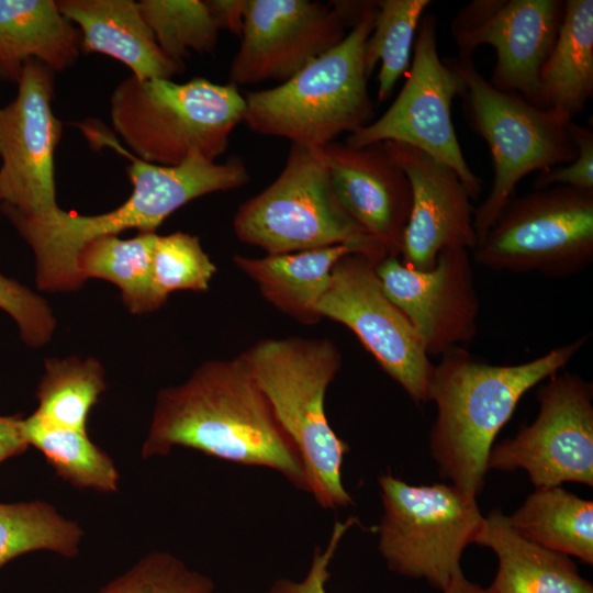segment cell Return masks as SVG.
I'll use <instances>...</instances> for the list:
<instances>
[{
  "instance_id": "cell-9",
  "label": "cell",
  "mask_w": 593,
  "mask_h": 593,
  "mask_svg": "<svg viewBox=\"0 0 593 593\" xmlns=\"http://www.w3.org/2000/svg\"><path fill=\"white\" fill-rule=\"evenodd\" d=\"M378 483L383 514L376 532L387 567L441 592L482 529L477 499L451 483L412 485L390 472Z\"/></svg>"
},
{
  "instance_id": "cell-1",
  "label": "cell",
  "mask_w": 593,
  "mask_h": 593,
  "mask_svg": "<svg viewBox=\"0 0 593 593\" xmlns=\"http://www.w3.org/2000/svg\"><path fill=\"white\" fill-rule=\"evenodd\" d=\"M177 446L276 470L306 492L300 454L240 356L204 362L158 393L142 457L167 456Z\"/></svg>"
},
{
  "instance_id": "cell-29",
  "label": "cell",
  "mask_w": 593,
  "mask_h": 593,
  "mask_svg": "<svg viewBox=\"0 0 593 593\" xmlns=\"http://www.w3.org/2000/svg\"><path fill=\"white\" fill-rule=\"evenodd\" d=\"M83 532L43 501L0 503V569L12 559L36 550L72 558Z\"/></svg>"
},
{
  "instance_id": "cell-20",
  "label": "cell",
  "mask_w": 593,
  "mask_h": 593,
  "mask_svg": "<svg viewBox=\"0 0 593 593\" xmlns=\"http://www.w3.org/2000/svg\"><path fill=\"white\" fill-rule=\"evenodd\" d=\"M64 16L80 29L81 49L120 60L138 80L171 79L182 69L159 48L133 0H58Z\"/></svg>"
},
{
  "instance_id": "cell-3",
  "label": "cell",
  "mask_w": 593,
  "mask_h": 593,
  "mask_svg": "<svg viewBox=\"0 0 593 593\" xmlns=\"http://www.w3.org/2000/svg\"><path fill=\"white\" fill-rule=\"evenodd\" d=\"M588 339L580 337L510 366L479 361L461 346L445 351L434 366L429 385V401L437 409L429 450L438 474L477 499L485 482L493 441L521 398L559 372Z\"/></svg>"
},
{
  "instance_id": "cell-30",
  "label": "cell",
  "mask_w": 593,
  "mask_h": 593,
  "mask_svg": "<svg viewBox=\"0 0 593 593\" xmlns=\"http://www.w3.org/2000/svg\"><path fill=\"white\" fill-rule=\"evenodd\" d=\"M429 0L377 1L373 27L365 47L368 77L378 61V101L389 99L392 90L410 64L415 33Z\"/></svg>"
},
{
  "instance_id": "cell-37",
  "label": "cell",
  "mask_w": 593,
  "mask_h": 593,
  "mask_svg": "<svg viewBox=\"0 0 593 593\" xmlns=\"http://www.w3.org/2000/svg\"><path fill=\"white\" fill-rule=\"evenodd\" d=\"M206 3L219 30L242 36L248 0H208Z\"/></svg>"
},
{
  "instance_id": "cell-36",
  "label": "cell",
  "mask_w": 593,
  "mask_h": 593,
  "mask_svg": "<svg viewBox=\"0 0 593 593\" xmlns=\"http://www.w3.org/2000/svg\"><path fill=\"white\" fill-rule=\"evenodd\" d=\"M358 521L350 517L334 524L329 540L324 549L316 546L306 575L301 581L277 579L267 593H327L325 584L331 577L328 567L346 532Z\"/></svg>"
},
{
  "instance_id": "cell-16",
  "label": "cell",
  "mask_w": 593,
  "mask_h": 593,
  "mask_svg": "<svg viewBox=\"0 0 593 593\" xmlns=\"http://www.w3.org/2000/svg\"><path fill=\"white\" fill-rule=\"evenodd\" d=\"M560 0H473L452 19L458 56L472 57L483 44L496 52L491 85L538 107V76L559 33Z\"/></svg>"
},
{
  "instance_id": "cell-21",
  "label": "cell",
  "mask_w": 593,
  "mask_h": 593,
  "mask_svg": "<svg viewBox=\"0 0 593 593\" xmlns=\"http://www.w3.org/2000/svg\"><path fill=\"white\" fill-rule=\"evenodd\" d=\"M474 545L492 549L497 558L491 593H593L592 582L569 556L522 537L500 508L484 517Z\"/></svg>"
},
{
  "instance_id": "cell-10",
  "label": "cell",
  "mask_w": 593,
  "mask_h": 593,
  "mask_svg": "<svg viewBox=\"0 0 593 593\" xmlns=\"http://www.w3.org/2000/svg\"><path fill=\"white\" fill-rule=\"evenodd\" d=\"M472 251L493 271L580 272L593 261V191L557 186L511 198Z\"/></svg>"
},
{
  "instance_id": "cell-25",
  "label": "cell",
  "mask_w": 593,
  "mask_h": 593,
  "mask_svg": "<svg viewBox=\"0 0 593 593\" xmlns=\"http://www.w3.org/2000/svg\"><path fill=\"white\" fill-rule=\"evenodd\" d=\"M507 521L527 540L593 564L592 501L561 485L535 488Z\"/></svg>"
},
{
  "instance_id": "cell-33",
  "label": "cell",
  "mask_w": 593,
  "mask_h": 593,
  "mask_svg": "<svg viewBox=\"0 0 593 593\" xmlns=\"http://www.w3.org/2000/svg\"><path fill=\"white\" fill-rule=\"evenodd\" d=\"M212 580L166 551H152L97 593H212Z\"/></svg>"
},
{
  "instance_id": "cell-32",
  "label": "cell",
  "mask_w": 593,
  "mask_h": 593,
  "mask_svg": "<svg viewBox=\"0 0 593 593\" xmlns=\"http://www.w3.org/2000/svg\"><path fill=\"white\" fill-rule=\"evenodd\" d=\"M216 271L197 236L177 232L157 236L153 254V279L166 301L177 290L206 291Z\"/></svg>"
},
{
  "instance_id": "cell-35",
  "label": "cell",
  "mask_w": 593,
  "mask_h": 593,
  "mask_svg": "<svg viewBox=\"0 0 593 593\" xmlns=\"http://www.w3.org/2000/svg\"><path fill=\"white\" fill-rule=\"evenodd\" d=\"M568 132L577 148L575 158L564 166L539 171L534 190L563 186L593 191V132L573 121L568 124Z\"/></svg>"
},
{
  "instance_id": "cell-12",
  "label": "cell",
  "mask_w": 593,
  "mask_h": 593,
  "mask_svg": "<svg viewBox=\"0 0 593 593\" xmlns=\"http://www.w3.org/2000/svg\"><path fill=\"white\" fill-rule=\"evenodd\" d=\"M379 262L358 253L342 257L316 312L348 327L407 395L423 404L429 401L434 365L411 322L385 294L376 272Z\"/></svg>"
},
{
  "instance_id": "cell-22",
  "label": "cell",
  "mask_w": 593,
  "mask_h": 593,
  "mask_svg": "<svg viewBox=\"0 0 593 593\" xmlns=\"http://www.w3.org/2000/svg\"><path fill=\"white\" fill-rule=\"evenodd\" d=\"M80 31L53 0H0V76L19 81L24 64L36 59L54 72L72 66Z\"/></svg>"
},
{
  "instance_id": "cell-6",
  "label": "cell",
  "mask_w": 593,
  "mask_h": 593,
  "mask_svg": "<svg viewBox=\"0 0 593 593\" xmlns=\"http://www.w3.org/2000/svg\"><path fill=\"white\" fill-rule=\"evenodd\" d=\"M244 112V96L236 86L203 78L178 83L130 76L110 99L113 130L128 152L167 167L194 154L215 160L226 150Z\"/></svg>"
},
{
  "instance_id": "cell-19",
  "label": "cell",
  "mask_w": 593,
  "mask_h": 593,
  "mask_svg": "<svg viewBox=\"0 0 593 593\" xmlns=\"http://www.w3.org/2000/svg\"><path fill=\"white\" fill-rule=\"evenodd\" d=\"M318 152L346 212L388 256L399 257L412 208L405 172L382 143L356 148L333 142Z\"/></svg>"
},
{
  "instance_id": "cell-2",
  "label": "cell",
  "mask_w": 593,
  "mask_h": 593,
  "mask_svg": "<svg viewBox=\"0 0 593 593\" xmlns=\"http://www.w3.org/2000/svg\"><path fill=\"white\" fill-rule=\"evenodd\" d=\"M80 128L91 144L112 147L130 158L133 191L119 208L100 215H72L59 209L42 219H10L34 253L42 290H74L82 284L76 259L88 242L131 228L156 233L167 216L191 200L237 189L249 180L245 164L237 158L220 164L194 154L177 166H159L136 158L92 122Z\"/></svg>"
},
{
  "instance_id": "cell-23",
  "label": "cell",
  "mask_w": 593,
  "mask_h": 593,
  "mask_svg": "<svg viewBox=\"0 0 593 593\" xmlns=\"http://www.w3.org/2000/svg\"><path fill=\"white\" fill-rule=\"evenodd\" d=\"M356 253L360 254L351 245H335L261 258L235 255L233 261L268 302L301 323L314 324L321 320L316 304L329 286L333 267Z\"/></svg>"
},
{
  "instance_id": "cell-26",
  "label": "cell",
  "mask_w": 593,
  "mask_h": 593,
  "mask_svg": "<svg viewBox=\"0 0 593 593\" xmlns=\"http://www.w3.org/2000/svg\"><path fill=\"white\" fill-rule=\"evenodd\" d=\"M156 233H138L122 239L116 235L94 238L79 250L76 267L82 283L89 278L113 282L132 313L156 310L165 301L158 295L153 279V254Z\"/></svg>"
},
{
  "instance_id": "cell-8",
  "label": "cell",
  "mask_w": 593,
  "mask_h": 593,
  "mask_svg": "<svg viewBox=\"0 0 593 593\" xmlns=\"http://www.w3.org/2000/svg\"><path fill=\"white\" fill-rule=\"evenodd\" d=\"M233 227L267 255L351 245L379 261L388 256L338 201L318 148L291 144L280 175L239 206Z\"/></svg>"
},
{
  "instance_id": "cell-24",
  "label": "cell",
  "mask_w": 593,
  "mask_h": 593,
  "mask_svg": "<svg viewBox=\"0 0 593 593\" xmlns=\"http://www.w3.org/2000/svg\"><path fill=\"white\" fill-rule=\"evenodd\" d=\"M593 94V1L567 0L556 43L538 76V107L566 123Z\"/></svg>"
},
{
  "instance_id": "cell-13",
  "label": "cell",
  "mask_w": 593,
  "mask_h": 593,
  "mask_svg": "<svg viewBox=\"0 0 593 593\" xmlns=\"http://www.w3.org/2000/svg\"><path fill=\"white\" fill-rule=\"evenodd\" d=\"M367 1L248 0L228 83H283L340 43Z\"/></svg>"
},
{
  "instance_id": "cell-38",
  "label": "cell",
  "mask_w": 593,
  "mask_h": 593,
  "mask_svg": "<svg viewBox=\"0 0 593 593\" xmlns=\"http://www.w3.org/2000/svg\"><path fill=\"white\" fill-rule=\"evenodd\" d=\"M27 447L23 419L15 416H0V462L22 454Z\"/></svg>"
},
{
  "instance_id": "cell-39",
  "label": "cell",
  "mask_w": 593,
  "mask_h": 593,
  "mask_svg": "<svg viewBox=\"0 0 593 593\" xmlns=\"http://www.w3.org/2000/svg\"><path fill=\"white\" fill-rule=\"evenodd\" d=\"M441 593H491L488 588H482L466 578L462 571L456 573Z\"/></svg>"
},
{
  "instance_id": "cell-7",
  "label": "cell",
  "mask_w": 593,
  "mask_h": 593,
  "mask_svg": "<svg viewBox=\"0 0 593 593\" xmlns=\"http://www.w3.org/2000/svg\"><path fill=\"white\" fill-rule=\"evenodd\" d=\"M443 61L460 79L465 116L486 142L493 163L491 190L473 213L478 244L525 176L571 163L577 148L569 123L518 94L493 87L472 57L457 55Z\"/></svg>"
},
{
  "instance_id": "cell-34",
  "label": "cell",
  "mask_w": 593,
  "mask_h": 593,
  "mask_svg": "<svg viewBox=\"0 0 593 593\" xmlns=\"http://www.w3.org/2000/svg\"><path fill=\"white\" fill-rule=\"evenodd\" d=\"M0 309L18 324L22 339L37 347L47 343L56 321L44 299L0 273Z\"/></svg>"
},
{
  "instance_id": "cell-17",
  "label": "cell",
  "mask_w": 593,
  "mask_h": 593,
  "mask_svg": "<svg viewBox=\"0 0 593 593\" xmlns=\"http://www.w3.org/2000/svg\"><path fill=\"white\" fill-rule=\"evenodd\" d=\"M469 251L445 249L425 271L395 256L376 266L385 294L411 322L428 356H441L477 335L479 298Z\"/></svg>"
},
{
  "instance_id": "cell-15",
  "label": "cell",
  "mask_w": 593,
  "mask_h": 593,
  "mask_svg": "<svg viewBox=\"0 0 593 593\" xmlns=\"http://www.w3.org/2000/svg\"><path fill=\"white\" fill-rule=\"evenodd\" d=\"M54 71L24 64L14 100L0 109V201L9 219L34 220L59 210L54 153L61 123L54 115Z\"/></svg>"
},
{
  "instance_id": "cell-4",
  "label": "cell",
  "mask_w": 593,
  "mask_h": 593,
  "mask_svg": "<svg viewBox=\"0 0 593 593\" xmlns=\"http://www.w3.org/2000/svg\"><path fill=\"white\" fill-rule=\"evenodd\" d=\"M239 356L300 454L306 492L326 510L353 504L342 478L349 446L325 413L327 388L342 367L336 345L327 338H267Z\"/></svg>"
},
{
  "instance_id": "cell-28",
  "label": "cell",
  "mask_w": 593,
  "mask_h": 593,
  "mask_svg": "<svg viewBox=\"0 0 593 593\" xmlns=\"http://www.w3.org/2000/svg\"><path fill=\"white\" fill-rule=\"evenodd\" d=\"M104 390L103 369L96 359L46 360L33 414L53 425L87 430L88 414Z\"/></svg>"
},
{
  "instance_id": "cell-14",
  "label": "cell",
  "mask_w": 593,
  "mask_h": 593,
  "mask_svg": "<svg viewBox=\"0 0 593 593\" xmlns=\"http://www.w3.org/2000/svg\"><path fill=\"white\" fill-rule=\"evenodd\" d=\"M535 421L493 446L489 469L527 472L535 488L563 482L593 485V387L555 373L537 391Z\"/></svg>"
},
{
  "instance_id": "cell-31",
  "label": "cell",
  "mask_w": 593,
  "mask_h": 593,
  "mask_svg": "<svg viewBox=\"0 0 593 593\" xmlns=\"http://www.w3.org/2000/svg\"><path fill=\"white\" fill-rule=\"evenodd\" d=\"M142 15L165 56L183 69L190 52L212 51L219 27L206 1L141 0Z\"/></svg>"
},
{
  "instance_id": "cell-18",
  "label": "cell",
  "mask_w": 593,
  "mask_h": 593,
  "mask_svg": "<svg viewBox=\"0 0 593 593\" xmlns=\"http://www.w3.org/2000/svg\"><path fill=\"white\" fill-rule=\"evenodd\" d=\"M382 144L407 176L412 189L402 261L425 271L435 266L438 255L445 249L466 248L472 251L477 245L474 208L456 171L415 147L395 142Z\"/></svg>"
},
{
  "instance_id": "cell-40",
  "label": "cell",
  "mask_w": 593,
  "mask_h": 593,
  "mask_svg": "<svg viewBox=\"0 0 593 593\" xmlns=\"http://www.w3.org/2000/svg\"><path fill=\"white\" fill-rule=\"evenodd\" d=\"M0 210H1V201H0Z\"/></svg>"
},
{
  "instance_id": "cell-11",
  "label": "cell",
  "mask_w": 593,
  "mask_h": 593,
  "mask_svg": "<svg viewBox=\"0 0 593 593\" xmlns=\"http://www.w3.org/2000/svg\"><path fill=\"white\" fill-rule=\"evenodd\" d=\"M461 92L458 76L437 52V19L423 15L413 47L406 81L389 109L345 141L350 147L395 142L415 147L452 168L472 200L481 193V179L468 166L452 120L451 103Z\"/></svg>"
},
{
  "instance_id": "cell-5",
  "label": "cell",
  "mask_w": 593,
  "mask_h": 593,
  "mask_svg": "<svg viewBox=\"0 0 593 593\" xmlns=\"http://www.w3.org/2000/svg\"><path fill=\"white\" fill-rule=\"evenodd\" d=\"M377 1L366 5L345 38L288 81L245 93L243 122L255 133L321 148L369 124L373 105L368 91L365 47Z\"/></svg>"
},
{
  "instance_id": "cell-27",
  "label": "cell",
  "mask_w": 593,
  "mask_h": 593,
  "mask_svg": "<svg viewBox=\"0 0 593 593\" xmlns=\"http://www.w3.org/2000/svg\"><path fill=\"white\" fill-rule=\"evenodd\" d=\"M23 432L29 446L40 450L65 481L81 489L118 491L120 475L113 460L87 430L53 425L32 414L23 419Z\"/></svg>"
}]
</instances>
